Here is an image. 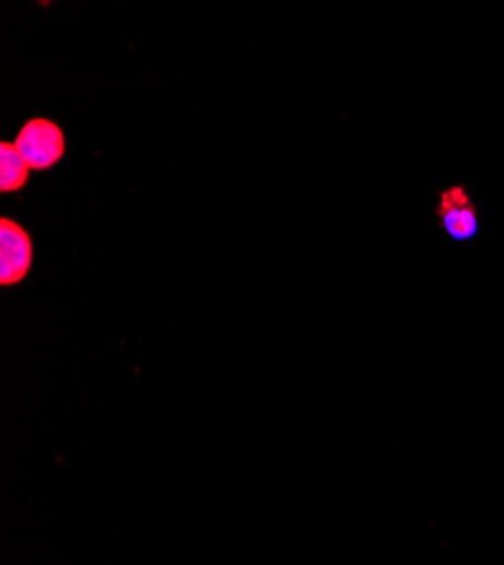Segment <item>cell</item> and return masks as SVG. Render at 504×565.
I'll list each match as a JSON object with an SVG mask.
<instances>
[{"label":"cell","mask_w":504,"mask_h":565,"mask_svg":"<svg viewBox=\"0 0 504 565\" xmlns=\"http://www.w3.org/2000/svg\"><path fill=\"white\" fill-rule=\"evenodd\" d=\"M14 146L34 172H45L66 157V134L51 118H30L21 127Z\"/></svg>","instance_id":"obj_1"},{"label":"cell","mask_w":504,"mask_h":565,"mask_svg":"<svg viewBox=\"0 0 504 565\" xmlns=\"http://www.w3.org/2000/svg\"><path fill=\"white\" fill-rule=\"evenodd\" d=\"M435 215L441 231L454 243H471L480 235V211L467 183L443 188Z\"/></svg>","instance_id":"obj_2"},{"label":"cell","mask_w":504,"mask_h":565,"mask_svg":"<svg viewBox=\"0 0 504 565\" xmlns=\"http://www.w3.org/2000/svg\"><path fill=\"white\" fill-rule=\"evenodd\" d=\"M34 265L32 235L10 217L0 220V286L12 288L28 278Z\"/></svg>","instance_id":"obj_3"},{"label":"cell","mask_w":504,"mask_h":565,"mask_svg":"<svg viewBox=\"0 0 504 565\" xmlns=\"http://www.w3.org/2000/svg\"><path fill=\"white\" fill-rule=\"evenodd\" d=\"M30 172L32 168L25 163L17 146L10 143V140H3L0 143V193H19L21 188H25Z\"/></svg>","instance_id":"obj_4"}]
</instances>
